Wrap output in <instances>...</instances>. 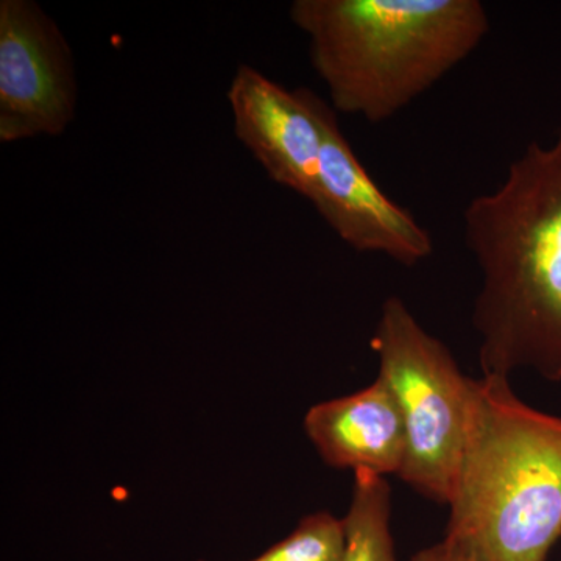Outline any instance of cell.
Instances as JSON below:
<instances>
[{
    "instance_id": "cell-1",
    "label": "cell",
    "mask_w": 561,
    "mask_h": 561,
    "mask_svg": "<svg viewBox=\"0 0 561 561\" xmlns=\"http://www.w3.org/2000/svg\"><path fill=\"white\" fill-rule=\"evenodd\" d=\"M463 230L482 273L472 311L482 376L561 382V131L530 142L497 190L468 203Z\"/></svg>"
},
{
    "instance_id": "cell-2",
    "label": "cell",
    "mask_w": 561,
    "mask_h": 561,
    "mask_svg": "<svg viewBox=\"0 0 561 561\" xmlns=\"http://www.w3.org/2000/svg\"><path fill=\"white\" fill-rule=\"evenodd\" d=\"M332 108L371 124L397 116L481 46L479 0H295Z\"/></svg>"
},
{
    "instance_id": "cell-3",
    "label": "cell",
    "mask_w": 561,
    "mask_h": 561,
    "mask_svg": "<svg viewBox=\"0 0 561 561\" xmlns=\"http://www.w3.org/2000/svg\"><path fill=\"white\" fill-rule=\"evenodd\" d=\"M446 540L474 561H546L561 541V416L474 379L470 434L449 502Z\"/></svg>"
},
{
    "instance_id": "cell-4",
    "label": "cell",
    "mask_w": 561,
    "mask_h": 561,
    "mask_svg": "<svg viewBox=\"0 0 561 561\" xmlns=\"http://www.w3.org/2000/svg\"><path fill=\"white\" fill-rule=\"evenodd\" d=\"M371 346L378 378L389 386L404 421L400 479L421 496L448 505L470 434L474 378L463 375L448 346L398 297L383 301Z\"/></svg>"
},
{
    "instance_id": "cell-5",
    "label": "cell",
    "mask_w": 561,
    "mask_h": 561,
    "mask_svg": "<svg viewBox=\"0 0 561 561\" xmlns=\"http://www.w3.org/2000/svg\"><path fill=\"white\" fill-rule=\"evenodd\" d=\"M68 41L33 0L0 2V140L60 136L76 116Z\"/></svg>"
},
{
    "instance_id": "cell-6",
    "label": "cell",
    "mask_w": 561,
    "mask_h": 561,
    "mask_svg": "<svg viewBox=\"0 0 561 561\" xmlns=\"http://www.w3.org/2000/svg\"><path fill=\"white\" fill-rule=\"evenodd\" d=\"M321 127L319 176L309 201L317 213L351 249L383 254L405 267L427 260L434 251L430 232L375 183L328 103Z\"/></svg>"
},
{
    "instance_id": "cell-7",
    "label": "cell",
    "mask_w": 561,
    "mask_h": 561,
    "mask_svg": "<svg viewBox=\"0 0 561 561\" xmlns=\"http://www.w3.org/2000/svg\"><path fill=\"white\" fill-rule=\"evenodd\" d=\"M234 131L272 181L311 201L319 176L327 102L308 88L289 91L243 65L228 90Z\"/></svg>"
},
{
    "instance_id": "cell-8",
    "label": "cell",
    "mask_w": 561,
    "mask_h": 561,
    "mask_svg": "<svg viewBox=\"0 0 561 561\" xmlns=\"http://www.w3.org/2000/svg\"><path fill=\"white\" fill-rule=\"evenodd\" d=\"M305 432L321 460L334 470L400 476L405 431L400 408L381 378L345 397L312 405Z\"/></svg>"
},
{
    "instance_id": "cell-9",
    "label": "cell",
    "mask_w": 561,
    "mask_h": 561,
    "mask_svg": "<svg viewBox=\"0 0 561 561\" xmlns=\"http://www.w3.org/2000/svg\"><path fill=\"white\" fill-rule=\"evenodd\" d=\"M391 491L382 476L354 472L353 496L343 516L341 561H397L391 537Z\"/></svg>"
},
{
    "instance_id": "cell-10",
    "label": "cell",
    "mask_w": 561,
    "mask_h": 561,
    "mask_svg": "<svg viewBox=\"0 0 561 561\" xmlns=\"http://www.w3.org/2000/svg\"><path fill=\"white\" fill-rule=\"evenodd\" d=\"M343 542L342 519L330 512H316L305 516L284 540L247 561H341Z\"/></svg>"
},
{
    "instance_id": "cell-11",
    "label": "cell",
    "mask_w": 561,
    "mask_h": 561,
    "mask_svg": "<svg viewBox=\"0 0 561 561\" xmlns=\"http://www.w3.org/2000/svg\"><path fill=\"white\" fill-rule=\"evenodd\" d=\"M411 561H474L470 553L457 546L456 542L446 540L435 542L421 549L412 557Z\"/></svg>"
}]
</instances>
